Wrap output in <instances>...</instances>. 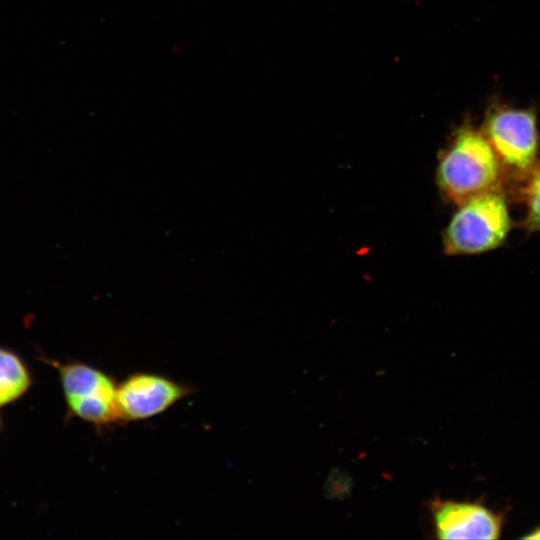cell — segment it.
<instances>
[{"label":"cell","mask_w":540,"mask_h":540,"mask_svg":"<svg viewBox=\"0 0 540 540\" xmlns=\"http://www.w3.org/2000/svg\"><path fill=\"white\" fill-rule=\"evenodd\" d=\"M502 166L483 132L462 128L439 157L436 182L442 195L457 206L503 187Z\"/></svg>","instance_id":"obj_1"},{"label":"cell","mask_w":540,"mask_h":540,"mask_svg":"<svg viewBox=\"0 0 540 540\" xmlns=\"http://www.w3.org/2000/svg\"><path fill=\"white\" fill-rule=\"evenodd\" d=\"M512 228L502 189L468 199L458 205L443 233L445 254L477 255L500 247Z\"/></svg>","instance_id":"obj_2"},{"label":"cell","mask_w":540,"mask_h":540,"mask_svg":"<svg viewBox=\"0 0 540 540\" xmlns=\"http://www.w3.org/2000/svg\"><path fill=\"white\" fill-rule=\"evenodd\" d=\"M68 412L99 432L123 425L117 402L118 382L108 372L79 361L58 365Z\"/></svg>","instance_id":"obj_3"},{"label":"cell","mask_w":540,"mask_h":540,"mask_svg":"<svg viewBox=\"0 0 540 540\" xmlns=\"http://www.w3.org/2000/svg\"><path fill=\"white\" fill-rule=\"evenodd\" d=\"M483 133L496 153L505 180L526 183L539 160L535 113L529 109L497 108L487 116Z\"/></svg>","instance_id":"obj_4"},{"label":"cell","mask_w":540,"mask_h":540,"mask_svg":"<svg viewBox=\"0 0 540 540\" xmlns=\"http://www.w3.org/2000/svg\"><path fill=\"white\" fill-rule=\"evenodd\" d=\"M187 383L154 372H134L117 384V402L124 423L156 417L193 394Z\"/></svg>","instance_id":"obj_5"},{"label":"cell","mask_w":540,"mask_h":540,"mask_svg":"<svg viewBox=\"0 0 540 540\" xmlns=\"http://www.w3.org/2000/svg\"><path fill=\"white\" fill-rule=\"evenodd\" d=\"M436 536L439 539H498L504 514L481 501L436 500L431 505Z\"/></svg>","instance_id":"obj_6"},{"label":"cell","mask_w":540,"mask_h":540,"mask_svg":"<svg viewBox=\"0 0 540 540\" xmlns=\"http://www.w3.org/2000/svg\"><path fill=\"white\" fill-rule=\"evenodd\" d=\"M29 384V374L20 359L0 349V405L18 398Z\"/></svg>","instance_id":"obj_7"},{"label":"cell","mask_w":540,"mask_h":540,"mask_svg":"<svg viewBox=\"0 0 540 540\" xmlns=\"http://www.w3.org/2000/svg\"><path fill=\"white\" fill-rule=\"evenodd\" d=\"M524 197V227L530 232H540V159L524 185Z\"/></svg>","instance_id":"obj_8"},{"label":"cell","mask_w":540,"mask_h":540,"mask_svg":"<svg viewBox=\"0 0 540 540\" xmlns=\"http://www.w3.org/2000/svg\"><path fill=\"white\" fill-rule=\"evenodd\" d=\"M524 539H540V526L531 531L528 535L523 537Z\"/></svg>","instance_id":"obj_9"}]
</instances>
